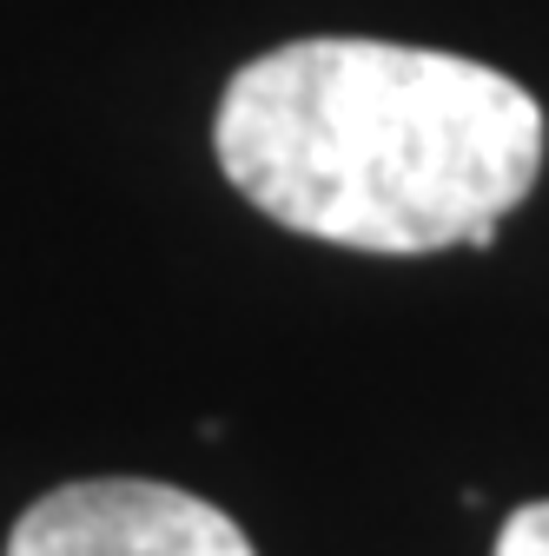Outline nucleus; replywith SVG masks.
Wrapping results in <instances>:
<instances>
[{"label":"nucleus","mask_w":549,"mask_h":556,"mask_svg":"<svg viewBox=\"0 0 549 556\" xmlns=\"http://www.w3.org/2000/svg\"><path fill=\"white\" fill-rule=\"evenodd\" d=\"M8 556H258L252 536L179 483L87 477L60 483L8 536Z\"/></svg>","instance_id":"f03ea898"},{"label":"nucleus","mask_w":549,"mask_h":556,"mask_svg":"<svg viewBox=\"0 0 549 556\" xmlns=\"http://www.w3.org/2000/svg\"><path fill=\"white\" fill-rule=\"evenodd\" d=\"M213 147L265 219L418 258L497 245L542 173L549 126L536 93L484 60L318 34L239 66Z\"/></svg>","instance_id":"f257e3e1"},{"label":"nucleus","mask_w":549,"mask_h":556,"mask_svg":"<svg viewBox=\"0 0 549 556\" xmlns=\"http://www.w3.org/2000/svg\"><path fill=\"white\" fill-rule=\"evenodd\" d=\"M490 556H549V504H523L503 517Z\"/></svg>","instance_id":"7ed1b4c3"}]
</instances>
